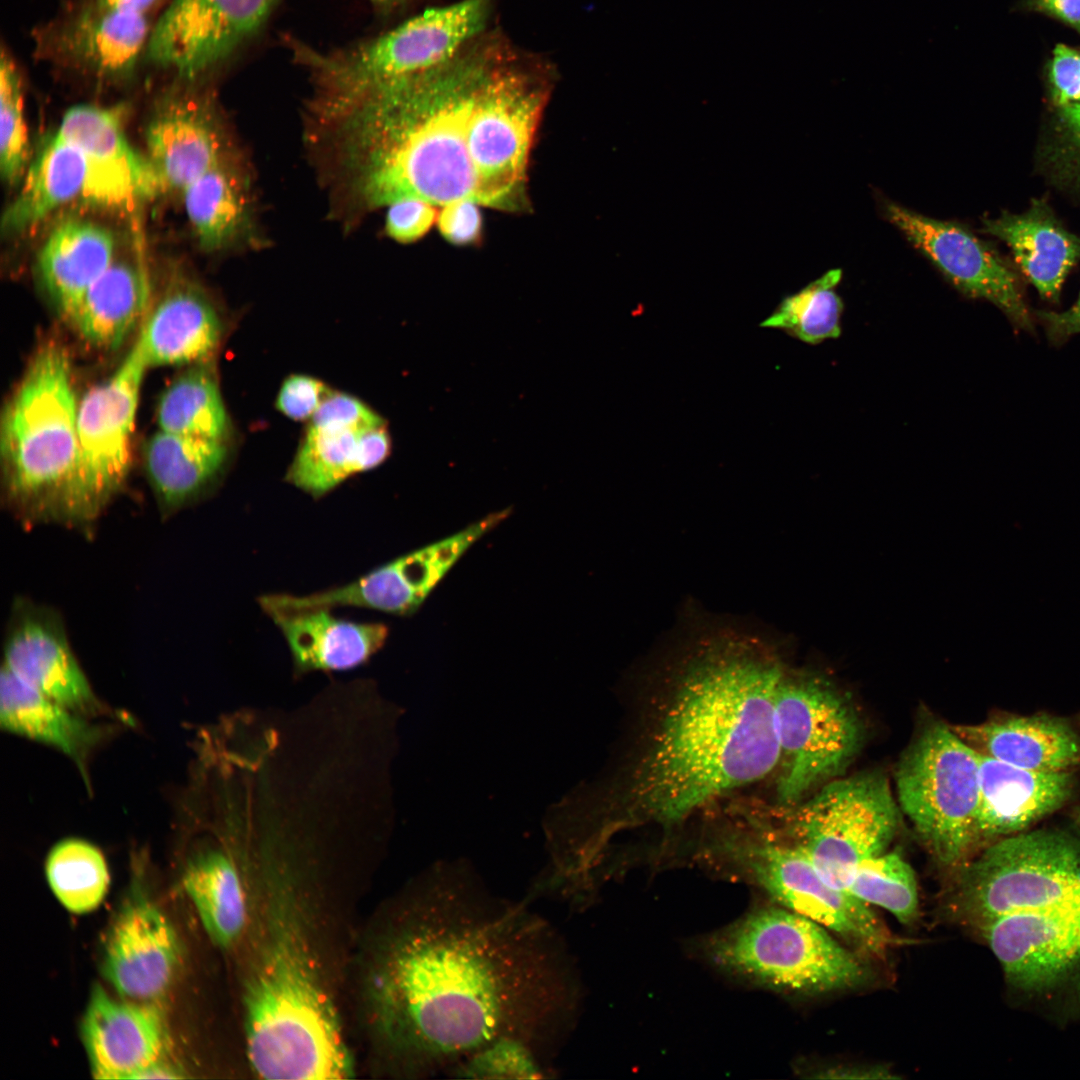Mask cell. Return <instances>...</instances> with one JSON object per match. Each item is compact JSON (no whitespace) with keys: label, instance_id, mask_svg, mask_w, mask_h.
Returning a JSON list of instances; mask_svg holds the SVG:
<instances>
[{"label":"cell","instance_id":"6da1fadb","mask_svg":"<svg viewBox=\"0 0 1080 1080\" xmlns=\"http://www.w3.org/2000/svg\"><path fill=\"white\" fill-rule=\"evenodd\" d=\"M359 998L385 1072H457L490 1045L543 1057L578 1000L567 946L524 904L466 879L434 877L395 896L362 948Z\"/></svg>","mask_w":1080,"mask_h":1080},{"label":"cell","instance_id":"7a4b0ae2","mask_svg":"<svg viewBox=\"0 0 1080 1080\" xmlns=\"http://www.w3.org/2000/svg\"><path fill=\"white\" fill-rule=\"evenodd\" d=\"M552 65L485 31L440 65L313 116L328 183L355 215L401 198L518 210Z\"/></svg>","mask_w":1080,"mask_h":1080},{"label":"cell","instance_id":"3957f363","mask_svg":"<svg viewBox=\"0 0 1080 1080\" xmlns=\"http://www.w3.org/2000/svg\"><path fill=\"white\" fill-rule=\"evenodd\" d=\"M699 640L646 711L622 828L678 824L780 764L775 698L784 665L750 636L719 631Z\"/></svg>","mask_w":1080,"mask_h":1080},{"label":"cell","instance_id":"277c9868","mask_svg":"<svg viewBox=\"0 0 1080 1080\" xmlns=\"http://www.w3.org/2000/svg\"><path fill=\"white\" fill-rule=\"evenodd\" d=\"M961 910L1013 988L1080 1002V840L1036 830L1000 839L976 857Z\"/></svg>","mask_w":1080,"mask_h":1080},{"label":"cell","instance_id":"5b68a950","mask_svg":"<svg viewBox=\"0 0 1080 1080\" xmlns=\"http://www.w3.org/2000/svg\"><path fill=\"white\" fill-rule=\"evenodd\" d=\"M78 403L67 351L55 342L43 345L1 420L7 500L24 523L62 524L76 456Z\"/></svg>","mask_w":1080,"mask_h":1080},{"label":"cell","instance_id":"8992f818","mask_svg":"<svg viewBox=\"0 0 1080 1080\" xmlns=\"http://www.w3.org/2000/svg\"><path fill=\"white\" fill-rule=\"evenodd\" d=\"M495 0H460L426 9L378 36L328 52L289 38L309 72L311 101L330 104L432 69L487 31Z\"/></svg>","mask_w":1080,"mask_h":1080},{"label":"cell","instance_id":"52a82bcc","mask_svg":"<svg viewBox=\"0 0 1080 1080\" xmlns=\"http://www.w3.org/2000/svg\"><path fill=\"white\" fill-rule=\"evenodd\" d=\"M721 967L775 989L816 995L864 983L867 967L824 926L787 908H761L715 937Z\"/></svg>","mask_w":1080,"mask_h":1080},{"label":"cell","instance_id":"ba28073f","mask_svg":"<svg viewBox=\"0 0 1080 1080\" xmlns=\"http://www.w3.org/2000/svg\"><path fill=\"white\" fill-rule=\"evenodd\" d=\"M900 807L936 861L960 867L976 843L978 753L951 727L927 725L898 764Z\"/></svg>","mask_w":1080,"mask_h":1080},{"label":"cell","instance_id":"9c48e42d","mask_svg":"<svg viewBox=\"0 0 1080 1080\" xmlns=\"http://www.w3.org/2000/svg\"><path fill=\"white\" fill-rule=\"evenodd\" d=\"M780 803L794 806L838 778L859 752L864 726L855 704L823 675L785 670L776 691Z\"/></svg>","mask_w":1080,"mask_h":1080},{"label":"cell","instance_id":"30bf717a","mask_svg":"<svg viewBox=\"0 0 1080 1080\" xmlns=\"http://www.w3.org/2000/svg\"><path fill=\"white\" fill-rule=\"evenodd\" d=\"M791 816L792 843L826 882L846 892L857 866L885 852L899 819L889 783L879 772L835 778Z\"/></svg>","mask_w":1080,"mask_h":1080},{"label":"cell","instance_id":"8fae6325","mask_svg":"<svg viewBox=\"0 0 1080 1080\" xmlns=\"http://www.w3.org/2000/svg\"><path fill=\"white\" fill-rule=\"evenodd\" d=\"M147 369L132 346L117 370L79 401L76 456L64 498L63 525L94 522L123 485L131 466L136 411Z\"/></svg>","mask_w":1080,"mask_h":1080},{"label":"cell","instance_id":"7c38bea8","mask_svg":"<svg viewBox=\"0 0 1080 1080\" xmlns=\"http://www.w3.org/2000/svg\"><path fill=\"white\" fill-rule=\"evenodd\" d=\"M281 0H172L154 23L146 58L196 82L232 60Z\"/></svg>","mask_w":1080,"mask_h":1080},{"label":"cell","instance_id":"4fadbf2b","mask_svg":"<svg viewBox=\"0 0 1080 1080\" xmlns=\"http://www.w3.org/2000/svg\"><path fill=\"white\" fill-rule=\"evenodd\" d=\"M754 879L785 908L821 924L856 950L885 951L890 936L868 904L826 882L795 844L763 839L740 854Z\"/></svg>","mask_w":1080,"mask_h":1080},{"label":"cell","instance_id":"5bb4252c","mask_svg":"<svg viewBox=\"0 0 1080 1080\" xmlns=\"http://www.w3.org/2000/svg\"><path fill=\"white\" fill-rule=\"evenodd\" d=\"M150 16L80 0L35 32L38 56L58 67L107 82L132 78L146 57Z\"/></svg>","mask_w":1080,"mask_h":1080},{"label":"cell","instance_id":"9a60e30c","mask_svg":"<svg viewBox=\"0 0 1080 1080\" xmlns=\"http://www.w3.org/2000/svg\"><path fill=\"white\" fill-rule=\"evenodd\" d=\"M207 91L174 88L157 103L145 132L147 159L162 190L182 192L218 164L234 158Z\"/></svg>","mask_w":1080,"mask_h":1080},{"label":"cell","instance_id":"2e32d148","mask_svg":"<svg viewBox=\"0 0 1080 1080\" xmlns=\"http://www.w3.org/2000/svg\"><path fill=\"white\" fill-rule=\"evenodd\" d=\"M122 105L80 104L63 116L56 134L84 155L87 178L83 197L110 208H127L162 190L147 159L129 144Z\"/></svg>","mask_w":1080,"mask_h":1080},{"label":"cell","instance_id":"e0dca14e","mask_svg":"<svg viewBox=\"0 0 1080 1080\" xmlns=\"http://www.w3.org/2000/svg\"><path fill=\"white\" fill-rule=\"evenodd\" d=\"M886 213L958 289L992 302L1015 323L1030 325L1014 274L972 233L894 203L886 205Z\"/></svg>","mask_w":1080,"mask_h":1080},{"label":"cell","instance_id":"ac0fdd59","mask_svg":"<svg viewBox=\"0 0 1080 1080\" xmlns=\"http://www.w3.org/2000/svg\"><path fill=\"white\" fill-rule=\"evenodd\" d=\"M178 961L179 944L170 921L146 897L129 898L105 942V979L120 995L147 1002L166 992Z\"/></svg>","mask_w":1080,"mask_h":1080},{"label":"cell","instance_id":"d6986e66","mask_svg":"<svg viewBox=\"0 0 1080 1080\" xmlns=\"http://www.w3.org/2000/svg\"><path fill=\"white\" fill-rule=\"evenodd\" d=\"M81 1037L98 1079H139L165 1049L163 1022L151 1004L118 1001L100 986L91 992Z\"/></svg>","mask_w":1080,"mask_h":1080},{"label":"cell","instance_id":"ffe728a7","mask_svg":"<svg viewBox=\"0 0 1080 1080\" xmlns=\"http://www.w3.org/2000/svg\"><path fill=\"white\" fill-rule=\"evenodd\" d=\"M21 681L71 710L96 706L91 686L56 617L46 609L20 605L4 647V662Z\"/></svg>","mask_w":1080,"mask_h":1080},{"label":"cell","instance_id":"44dd1931","mask_svg":"<svg viewBox=\"0 0 1080 1080\" xmlns=\"http://www.w3.org/2000/svg\"><path fill=\"white\" fill-rule=\"evenodd\" d=\"M978 759L979 842L983 839L996 841L1026 831L1059 809L1072 793L1071 771L1030 770L980 753Z\"/></svg>","mask_w":1080,"mask_h":1080},{"label":"cell","instance_id":"7402d4cb","mask_svg":"<svg viewBox=\"0 0 1080 1080\" xmlns=\"http://www.w3.org/2000/svg\"><path fill=\"white\" fill-rule=\"evenodd\" d=\"M187 218L204 250L261 242L249 170L234 157L204 173L182 192Z\"/></svg>","mask_w":1080,"mask_h":1080},{"label":"cell","instance_id":"603a6c76","mask_svg":"<svg viewBox=\"0 0 1080 1080\" xmlns=\"http://www.w3.org/2000/svg\"><path fill=\"white\" fill-rule=\"evenodd\" d=\"M267 615L283 634L299 673L341 671L365 664L384 646L389 633L384 623L346 620L329 608Z\"/></svg>","mask_w":1080,"mask_h":1080},{"label":"cell","instance_id":"cb8c5ba5","mask_svg":"<svg viewBox=\"0 0 1080 1080\" xmlns=\"http://www.w3.org/2000/svg\"><path fill=\"white\" fill-rule=\"evenodd\" d=\"M951 728L976 752L1013 766L1071 771L1080 764L1079 735L1054 717L1007 716Z\"/></svg>","mask_w":1080,"mask_h":1080},{"label":"cell","instance_id":"d4e9b609","mask_svg":"<svg viewBox=\"0 0 1080 1080\" xmlns=\"http://www.w3.org/2000/svg\"><path fill=\"white\" fill-rule=\"evenodd\" d=\"M220 337V319L208 298L179 285L146 316L133 347L147 368L190 364L214 352Z\"/></svg>","mask_w":1080,"mask_h":1080},{"label":"cell","instance_id":"484cf974","mask_svg":"<svg viewBox=\"0 0 1080 1080\" xmlns=\"http://www.w3.org/2000/svg\"><path fill=\"white\" fill-rule=\"evenodd\" d=\"M116 241L106 227L83 219L58 224L38 256L42 282L58 311L71 320L90 286L115 259Z\"/></svg>","mask_w":1080,"mask_h":1080},{"label":"cell","instance_id":"4316f807","mask_svg":"<svg viewBox=\"0 0 1080 1080\" xmlns=\"http://www.w3.org/2000/svg\"><path fill=\"white\" fill-rule=\"evenodd\" d=\"M150 293V278L141 254L115 257L87 290L70 322L94 348L114 350L145 320Z\"/></svg>","mask_w":1080,"mask_h":1080},{"label":"cell","instance_id":"83f0119b","mask_svg":"<svg viewBox=\"0 0 1080 1080\" xmlns=\"http://www.w3.org/2000/svg\"><path fill=\"white\" fill-rule=\"evenodd\" d=\"M984 228L1009 245L1022 271L1047 299L1058 296L1066 275L1080 259V238L1041 206L985 220Z\"/></svg>","mask_w":1080,"mask_h":1080},{"label":"cell","instance_id":"f1b7e54d","mask_svg":"<svg viewBox=\"0 0 1080 1080\" xmlns=\"http://www.w3.org/2000/svg\"><path fill=\"white\" fill-rule=\"evenodd\" d=\"M184 889L209 938L221 948L239 946L249 922L244 872L220 849L194 855L183 876Z\"/></svg>","mask_w":1080,"mask_h":1080},{"label":"cell","instance_id":"f546056e","mask_svg":"<svg viewBox=\"0 0 1080 1080\" xmlns=\"http://www.w3.org/2000/svg\"><path fill=\"white\" fill-rule=\"evenodd\" d=\"M86 178L82 152L55 133L28 165L19 192L3 214V231L22 232L67 202L83 197Z\"/></svg>","mask_w":1080,"mask_h":1080},{"label":"cell","instance_id":"4dcf8cb0","mask_svg":"<svg viewBox=\"0 0 1080 1080\" xmlns=\"http://www.w3.org/2000/svg\"><path fill=\"white\" fill-rule=\"evenodd\" d=\"M145 468L162 509L169 513L197 497L223 468V440L159 430L145 447Z\"/></svg>","mask_w":1080,"mask_h":1080},{"label":"cell","instance_id":"1f68e13d","mask_svg":"<svg viewBox=\"0 0 1080 1080\" xmlns=\"http://www.w3.org/2000/svg\"><path fill=\"white\" fill-rule=\"evenodd\" d=\"M0 724L10 733L52 746L79 763L98 737L95 727L4 666L0 677Z\"/></svg>","mask_w":1080,"mask_h":1080},{"label":"cell","instance_id":"d6a6232c","mask_svg":"<svg viewBox=\"0 0 1080 1080\" xmlns=\"http://www.w3.org/2000/svg\"><path fill=\"white\" fill-rule=\"evenodd\" d=\"M157 420L162 431L223 440L227 414L212 374L197 366L177 377L160 398Z\"/></svg>","mask_w":1080,"mask_h":1080},{"label":"cell","instance_id":"836d02e7","mask_svg":"<svg viewBox=\"0 0 1080 1080\" xmlns=\"http://www.w3.org/2000/svg\"><path fill=\"white\" fill-rule=\"evenodd\" d=\"M363 430L309 426L288 469L287 481L318 498L360 473L358 445Z\"/></svg>","mask_w":1080,"mask_h":1080},{"label":"cell","instance_id":"e575fe53","mask_svg":"<svg viewBox=\"0 0 1080 1080\" xmlns=\"http://www.w3.org/2000/svg\"><path fill=\"white\" fill-rule=\"evenodd\" d=\"M45 872L57 900L76 914L95 910L103 902L110 884L102 852L82 839L58 842L48 854Z\"/></svg>","mask_w":1080,"mask_h":1080},{"label":"cell","instance_id":"d590c367","mask_svg":"<svg viewBox=\"0 0 1080 1080\" xmlns=\"http://www.w3.org/2000/svg\"><path fill=\"white\" fill-rule=\"evenodd\" d=\"M842 272L833 269L786 297L761 327L783 330L807 344H819L841 334L843 304L835 291Z\"/></svg>","mask_w":1080,"mask_h":1080},{"label":"cell","instance_id":"8d00e7d4","mask_svg":"<svg viewBox=\"0 0 1080 1080\" xmlns=\"http://www.w3.org/2000/svg\"><path fill=\"white\" fill-rule=\"evenodd\" d=\"M847 892L866 904L888 910L903 924L912 923L918 915L915 874L895 851L861 862L851 876Z\"/></svg>","mask_w":1080,"mask_h":1080},{"label":"cell","instance_id":"74e56055","mask_svg":"<svg viewBox=\"0 0 1080 1080\" xmlns=\"http://www.w3.org/2000/svg\"><path fill=\"white\" fill-rule=\"evenodd\" d=\"M28 128L21 74L4 48L0 62V170L10 185L24 176L29 163Z\"/></svg>","mask_w":1080,"mask_h":1080},{"label":"cell","instance_id":"f35d334b","mask_svg":"<svg viewBox=\"0 0 1080 1080\" xmlns=\"http://www.w3.org/2000/svg\"><path fill=\"white\" fill-rule=\"evenodd\" d=\"M431 203L417 198H401L386 207L385 232L400 243L415 242L436 224L438 211Z\"/></svg>","mask_w":1080,"mask_h":1080},{"label":"cell","instance_id":"ab89813d","mask_svg":"<svg viewBox=\"0 0 1080 1080\" xmlns=\"http://www.w3.org/2000/svg\"><path fill=\"white\" fill-rule=\"evenodd\" d=\"M381 425L384 420L358 399L330 392L311 417L309 426L363 430Z\"/></svg>","mask_w":1080,"mask_h":1080},{"label":"cell","instance_id":"60d3db41","mask_svg":"<svg viewBox=\"0 0 1080 1080\" xmlns=\"http://www.w3.org/2000/svg\"><path fill=\"white\" fill-rule=\"evenodd\" d=\"M330 394L324 383L306 375H292L282 384L276 407L293 420L311 418Z\"/></svg>","mask_w":1080,"mask_h":1080},{"label":"cell","instance_id":"b9f144b4","mask_svg":"<svg viewBox=\"0 0 1080 1080\" xmlns=\"http://www.w3.org/2000/svg\"><path fill=\"white\" fill-rule=\"evenodd\" d=\"M1052 98L1059 108L1080 105V49L1058 44L1049 62Z\"/></svg>","mask_w":1080,"mask_h":1080},{"label":"cell","instance_id":"7bdbcfd3","mask_svg":"<svg viewBox=\"0 0 1080 1080\" xmlns=\"http://www.w3.org/2000/svg\"><path fill=\"white\" fill-rule=\"evenodd\" d=\"M480 205L459 200L440 207L436 225L442 237L454 245H469L480 239L482 216Z\"/></svg>","mask_w":1080,"mask_h":1080},{"label":"cell","instance_id":"ee69618b","mask_svg":"<svg viewBox=\"0 0 1080 1080\" xmlns=\"http://www.w3.org/2000/svg\"><path fill=\"white\" fill-rule=\"evenodd\" d=\"M361 472L380 465L390 454L391 439L384 425L364 429L359 436Z\"/></svg>","mask_w":1080,"mask_h":1080},{"label":"cell","instance_id":"f6af8a7d","mask_svg":"<svg viewBox=\"0 0 1080 1080\" xmlns=\"http://www.w3.org/2000/svg\"><path fill=\"white\" fill-rule=\"evenodd\" d=\"M1049 336L1056 340L1080 333V294L1077 301L1068 310L1041 314Z\"/></svg>","mask_w":1080,"mask_h":1080},{"label":"cell","instance_id":"bcb514c9","mask_svg":"<svg viewBox=\"0 0 1080 1080\" xmlns=\"http://www.w3.org/2000/svg\"><path fill=\"white\" fill-rule=\"evenodd\" d=\"M1032 9L1056 17L1080 33V0H1028Z\"/></svg>","mask_w":1080,"mask_h":1080},{"label":"cell","instance_id":"7dc6e473","mask_svg":"<svg viewBox=\"0 0 1080 1080\" xmlns=\"http://www.w3.org/2000/svg\"><path fill=\"white\" fill-rule=\"evenodd\" d=\"M822 1072L823 1073H822L821 1078H829V1079L830 1078H834V1079H839V1078H841V1079H847V1078L848 1079H855V1078H857V1079H863V1078L864 1079H870V1078H873V1079H878V1078L886 1079V1078H895L896 1077L895 1075L891 1074V1072L888 1069L882 1068V1067H866V1066H864V1067H860V1066L846 1067V1066H844V1067L830 1068V1069L824 1070Z\"/></svg>","mask_w":1080,"mask_h":1080},{"label":"cell","instance_id":"c3c4849f","mask_svg":"<svg viewBox=\"0 0 1080 1080\" xmlns=\"http://www.w3.org/2000/svg\"><path fill=\"white\" fill-rule=\"evenodd\" d=\"M102 8L150 16L162 0H86Z\"/></svg>","mask_w":1080,"mask_h":1080},{"label":"cell","instance_id":"681fc988","mask_svg":"<svg viewBox=\"0 0 1080 1080\" xmlns=\"http://www.w3.org/2000/svg\"><path fill=\"white\" fill-rule=\"evenodd\" d=\"M1060 112L1063 120L1072 132L1075 141L1080 147V105L1060 108Z\"/></svg>","mask_w":1080,"mask_h":1080},{"label":"cell","instance_id":"f907efd6","mask_svg":"<svg viewBox=\"0 0 1080 1080\" xmlns=\"http://www.w3.org/2000/svg\"><path fill=\"white\" fill-rule=\"evenodd\" d=\"M374 8L382 14H390L399 9L407 0H369Z\"/></svg>","mask_w":1080,"mask_h":1080},{"label":"cell","instance_id":"816d5d0a","mask_svg":"<svg viewBox=\"0 0 1080 1080\" xmlns=\"http://www.w3.org/2000/svg\"><path fill=\"white\" fill-rule=\"evenodd\" d=\"M1077 822H1078V824L1080 826V810L1077 813Z\"/></svg>","mask_w":1080,"mask_h":1080}]
</instances>
